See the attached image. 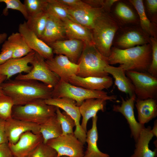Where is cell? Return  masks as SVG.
<instances>
[{
	"label": "cell",
	"mask_w": 157,
	"mask_h": 157,
	"mask_svg": "<svg viewBox=\"0 0 157 157\" xmlns=\"http://www.w3.org/2000/svg\"><path fill=\"white\" fill-rule=\"evenodd\" d=\"M1 87L5 95L12 99L14 106L23 105L38 99L52 98L53 88L32 80L9 79Z\"/></svg>",
	"instance_id": "cell-1"
},
{
	"label": "cell",
	"mask_w": 157,
	"mask_h": 157,
	"mask_svg": "<svg viewBox=\"0 0 157 157\" xmlns=\"http://www.w3.org/2000/svg\"><path fill=\"white\" fill-rule=\"evenodd\" d=\"M151 57V46L149 43L124 49L112 47L107 58L109 65L119 64L125 72H147Z\"/></svg>",
	"instance_id": "cell-2"
},
{
	"label": "cell",
	"mask_w": 157,
	"mask_h": 157,
	"mask_svg": "<svg viewBox=\"0 0 157 157\" xmlns=\"http://www.w3.org/2000/svg\"><path fill=\"white\" fill-rule=\"evenodd\" d=\"M120 27L110 13L104 10L95 21L92 30L93 42L104 57L110 56L115 36Z\"/></svg>",
	"instance_id": "cell-3"
},
{
	"label": "cell",
	"mask_w": 157,
	"mask_h": 157,
	"mask_svg": "<svg viewBox=\"0 0 157 157\" xmlns=\"http://www.w3.org/2000/svg\"><path fill=\"white\" fill-rule=\"evenodd\" d=\"M76 75L82 77H104L109 74L105 71L109 65L107 58L102 55L93 43L84 42L83 48L78 61Z\"/></svg>",
	"instance_id": "cell-4"
},
{
	"label": "cell",
	"mask_w": 157,
	"mask_h": 157,
	"mask_svg": "<svg viewBox=\"0 0 157 157\" xmlns=\"http://www.w3.org/2000/svg\"><path fill=\"white\" fill-rule=\"evenodd\" d=\"M56 108L47 104L44 100L38 99L24 105L14 106L12 117L40 125L56 116Z\"/></svg>",
	"instance_id": "cell-5"
},
{
	"label": "cell",
	"mask_w": 157,
	"mask_h": 157,
	"mask_svg": "<svg viewBox=\"0 0 157 157\" xmlns=\"http://www.w3.org/2000/svg\"><path fill=\"white\" fill-rule=\"evenodd\" d=\"M67 97L75 101L79 107L85 100L90 98H102L113 101L116 99L115 95H109L103 90L97 91L86 89L74 85L69 83L60 80L53 88L52 98Z\"/></svg>",
	"instance_id": "cell-6"
},
{
	"label": "cell",
	"mask_w": 157,
	"mask_h": 157,
	"mask_svg": "<svg viewBox=\"0 0 157 157\" xmlns=\"http://www.w3.org/2000/svg\"><path fill=\"white\" fill-rule=\"evenodd\" d=\"M149 43H151L150 37L140 25H135L120 27L115 36L113 46L124 49Z\"/></svg>",
	"instance_id": "cell-7"
},
{
	"label": "cell",
	"mask_w": 157,
	"mask_h": 157,
	"mask_svg": "<svg viewBox=\"0 0 157 157\" xmlns=\"http://www.w3.org/2000/svg\"><path fill=\"white\" fill-rule=\"evenodd\" d=\"M125 74L134 86L136 98L142 100L157 99V77L147 72L128 71H126Z\"/></svg>",
	"instance_id": "cell-8"
},
{
	"label": "cell",
	"mask_w": 157,
	"mask_h": 157,
	"mask_svg": "<svg viewBox=\"0 0 157 157\" xmlns=\"http://www.w3.org/2000/svg\"><path fill=\"white\" fill-rule=\"evenodd\" d=\"M32 68L28 73L18 74L15 78L18 80H32L41 82L54 88L60 80L59 77L51 71L47 66L45 60L35 52L30 63Z\"/></svg>",
	"instance_id": "cell-9"
},
{
	"label": "cell",
	"mask_w": 157,
	"mask_h": 157,
	"mask_svg": "<svg viewBox=\"0 0 157 157\" xmlns=\"http://www.w3.org/2000/svg\"><path fill=\"white\" fill-rule=\"evenodd\" d=\"M46 144L55 150L58 156L83 157L84 155V144L74 134L61 135Z\"/></svg>",
	"instance_id": "cell-10"
},
{
	"label": "cell",
	"mask_w": 157,
	"mask_h": 157,
	"mask_svg": "<svg viewBox=\"0 0 157 157\" xmlns=\"http://www.w3.org/2000/svg\"><path fill=\"white\" fill-rule=\"evenodd\" d=\"M44 101L48 105L63 109L73 119L76 124L74 134L76 138L85 144L86 142V133L81 126L80 121L81 116L79 107L77 106L75 101L67 97L51 98Z\"/></svg>",
	"instance_id": "cell-11"
},
{
	"label": "cell",
	"mask_w": 157,
	"mask_h": 157,
	"mask_svg": "<svg viewBox=\"0 0 157 157\" xmlns=\"http://www.w3.org/2000/svg\"><path fill=\"white\" fill-rule=\"evenodd\" d=\"M110 13L120 27L140 25L138 14L128 1L118 0L113 6Z\"/></svg>",
	"instance_id": "cell-12"
},
{
	"label": "cell",
	"mask_w": 157,
	"mask_h": 157,
	"mask_svg": "<svg viewBox=\"0 0 157 157\" xmlns=\"http://www.w3.org/2000/svg\"><path fill=\"white\" fill-rule=\"evenodd\" d=\"M121 104H114L113 110L122 114L126 120L131 132V135L135 142L141 131L145 127L136 120L134 115V104L136 97L135 94L124 99L120 97Z\"/></svg>",
	"instance_id": "cell-13"
},
{
	"label": "cell",
	"mask_w": 157,
	"mask_h": 157,
	"mask_svg": "<svg viewBox=\"0 0 157 157\" xmlns=\"http://www.w3.org/2000/svg\"><path fill=\"white\" fill-rule=\"evenodd\" d=\"M42 142L43 138L40 133L27 131L22 134L15 144L8 143L14 156L24 157L28 156Z\"/></svg>",
	"instance_id": "cell-14"
},
{
	"label": "cell",
	"mask_w": 157,
	"mask_h": 157,
	"mask_svg": "<svg viewBox=\"0 0 157 157\" xmlns=\"http://www.w3.org/2000/svg\"><path fill=\"white\" fill-rule=\"evenodd\" d=\"M54 54L67 56L72 62L77 64L84 46V42L75 39L60 40L47 43Z\"/></svg>",
	"instance_id": "cell-15"
},
{
	"label": "cell",
	"mask_w": 157,
	"mask_h": 157,
	"mask_svg": "<svg viewBox=\"0 0 157 157\" xmlns=\"http://www.w3.org/2000/svg\"><path fill=\"white\" fill-rule=\"evenodd\" d=\"M45 61L50 70L61 81L69 83L70 78L77 74L78 65L71 61L64 55H56L51 59L45 60Z\"/></svg>",
	"instance_id": "cell-16"
},
{
	"label": "cell",
	"mask_w": 157,
	"mask_h": 157,
	"mask_svg": "<svg viewBox=\"0 0 157 157\" xmlns=\"http://www.w3.org/2000/svg\"><path fill=\"white\" fill-rule=\"evenodd\" d=\"M18 30L32 50L38 53L45 60L51 59L54 57L52 48L28 28L26 21L19 24Z\"/></svg>",
	"instance_id": "cell-17"
},
{
	"label": "cell",
	"mask_w": 157,
	"mask_h": 157,
	"mask_svg": "<svg viewBox=\"0 0 157 157\" xmlns=\"http://www.w3.org/2000/svg\"><path fill=\"white\" fill-rule=\"evenodd\" d=\"M5 127L9 144L16 143L20 135L26 132L40 133L39 125L12 117L5 121Z\"/></svg>",
	"instance_id": "cell-18"
},
{
	"label": "cell",
	"mask_w": 157,
	"mask_h": 157,
	"mask_svg": "<svg viewBox=\"0 0 157 157\" xmlns=\"http://www.w3.org/2000/svg\"><path fill=\"white\" fill-rule=\"evenodd\" d=\"M35 52V51L32 50L23 57L11 58L0 64V75L6 76L8 80L15 74L22 72L26 74L28 73L32 68V66L29 65V64L33 60Z\"/></svg>",
	"instance_id": "cell-19"
},
{
	"label": "cell",
	"mask_w": 157,
	"mask_h": 157,
	"mask_svg": "<svg viewBox=\"0 0 157 157\" xmlns=\"http://www.w3.org/2000/svg\"><path fill=\"white\" fill-rule=\"evenodd\" d=\"M71 20L92 30L97 19L104 10L87 6L76 8H67Z\"/></svg>",
	"instance_id": "cell-20"
},
{
	"label": "cell",
	"mask_w": 157,
	"mask_h": 157,
	"mask_svg": "<svg viewBox=\"0 0 157 157\" xmlns=\"http://www.w3.org/2000/svg\"><path fill=\"white\" fill-rule=\"evenodd\" d=\"M69 83L89 90L102 91L111 87L113 81L112 78L108 76L104 77H82L74 75L70 78Z\"/></svg>",
	"instance_id": "cell-21"
},
{
	"label": "cell",
	"mask_w": 157,
	"mask_h": 157,
	"mask_svg": "<svg viewBox=\"0 0 157 157\" xmlns=\"http://www.w3.org/2000/svg\"><path fill=\"white\" fill-rule=\"evenodd\" d=\"M107 100L102 98H90L85 100L79 107L82 117L81 126L86 133L87 126L89 120L97 115L99 111L104 112Z\"/></svg>",
	"instance_id": "cell-22"
},
{
	"label": "cell",
	"mask_w": 157,
	"mask_h": 157,
	"mask_svg": "<svg viewBox=\"0 0 157 157\" xmlns=\"http://www.w3.org/2000/svg\"><path fill=\"white\" fill-rule=\"evenodd\" d=\"M48 15L44 30L40 38L47 43L62 40L66 37L63 21Z\"/></svg>",
	"instance_id": "cell-23"
},
{
	"label": "cell",
	"mask_w": 157,
	"mask_h": 157,
	"mask_svg": "<svg viewBox=\"0 0 157 157\" xmlns=\"http://www.w3.org/2000/svg\"><path fill=\"white\" fill-rule=\"evenodd\" d=\"M153 136L150 126L142 129L135 142V148L130 157H156L157 149L152 151L149 147V143Z\"/></svg>",
	"instance_id": "cell-24"
},
{
	"label": "cell",
	"mask_w": 157,
	"mask_h": 157,
	"mask_svg": "<svg viewBox=\"0 0 157 157\" xmlns=\"http://www.w3.org/2000/svg\"><path fill=\"white\" fill-rule=\"evenodd\" d=\"M105 71L113 76L115 84L119 90L129 95V97L135 94L134 86L122 67L108 65L105 68Z\"/></svg>",
	"instance_id": "cell-25"
},
{
	"label": "cell",
	"mask_w": 157,
	"mask_h": 157,
	"mask_svg": "<svg viewBox=\"0 0 157 157\" xmlns=\"http://www.w3.org/2000/svg\"><path fill=\"white\" fill-rule=\"evenodd\" d=\"M135 106L138 122L144 125L157 116V100L149 98L142 100L136 98Z\"/></svg>",
	"instance_id": "cell-26"
},
{
	"label": "cell",
	"mask_w": 157,
	"mask_h": 157,
	"mask_svg": "<svg viewBox=\"0 0 157 157\" xmlns=\"http://www.w3.org/2000/svg\"><path fill=\"white\" fill-rule=\"evenodd\" d=\"M63 21L66 36L69 39H77L94 44L92 30L69 19Z\"/></svg>",
	"instance_id": "cell-27"
},
{
	"label": "cell",
	"mask_w": 157,
	"mask_h": 157,
	"mask_svg": "<svg viewBox=\"0 0 157 157\" xmlns=\"http://www.w3.org/2000/svg\"><path fill=\"white\" fill-rule=\"evenodd\" d=\"M98 117L96 115L92 118L91 128L86 133V142L87 144L86 150L83 157H109L108 154L102 152L99 149L97 142L98 134L97 127Z\"/></svg>",
	"instance_id": "cell-28"
},
{
	"label": "cell",
	"mask_w": 157,
	"mask_h": 157,
	"mask_svg": "<svg viewBox=\"0 0 157 157\" xmlns=\"http://www.w3.org/2000/svg\"><path fill=\"white\" fill-rule=\"evenodd\" d=\"M138 16L140 26L150 37L157 38V25L153 23L147 15L142 0H129Z\"/></svg>",
	"instance_id": "cell-29"
},
{
	"label": "cell",
	"mask_w": 157,
	"mask_h": 157,
	"mask_svg": "<svg viewBox=\"0 0 157 157\" xmlns=\"http://www.w3.org/2000/svg\"><path fill=\"white\" fill-rule=\"evenodd\" d=\"M40 132L46 144L49 140L62 135V130L56 116L52 117L43 124L39 125Z\"/></svg>",
	"instance_id": "cell-30"
},
{
	"label": "cell",
	"mask_w": 157,
	"mask_h": 157,
	"mask_svg": "<svg viewBox=\"0 0 157 157\" xmlns=\"http://www.w3.org/2000/svg\"><path fill=\"white\" fill-rule=\"evenodd\" d=\"M7 40L10 42L13 48V58L23 57L32 51L19 32L12 33L8 37Z\"/></svg>",
	"instance_id": "cell-31"
},
{
	"label": "cell",
	"mask_w": 157,
	"mask_h": 157,
	"mask_svg": "<svg viewBox=\"0 0 157 157\" xmlns=\"http://www.w3.org/2000/svg\"><path fill=\"white\" fill-rule=\"evenodd\" d=\"M48 14L45 11L29 16L26 22L28 28L40 38L44 30Z\"/></svg>",
	"instance_id": "cell-32"
},
{
	"label": "cell",
	"mask_w": 157,
	"mask_h": 157,
	"mask_svg": "<svg viewBox=\"0 0 157 157\" xmlns=\"http://www.w3.org/2000/svg\"><path fill=\"white\" fill-rule=\"evenodd\" d=\"M45 11L62 21L67 19L71 20L67 8L57 0H48Z\"/></svg>",
	"instance_id": "cell-33"
},
{
	"label": "cell",
	"mask_w": 157,
	"mask_h": 157,
	"mask_svg": "<svg viewBox=\"0 0 157 157\" xmlns=\"http://www.w3.org/2000/svg\"><path fill=\"white\" fill-rule=\"evenodd\" d=\"M56 118L60 122L62 130V135L74 134L73 128L75 126V123L73 119L64 111L62 112L60 108L56 107Z\"/></svg>",
	"instance_id": "cell-34"
},
{
	"label": "cell",
	"mask_w": 157,
	"mask_h": 157,
	"mask_svg": "<svg viewBox=\"0 0 157 157\" xmlns=\"http://www.w3.org/2000/svg\"><path fill=\"white\" fill-rule=\"evenodd\" d=\"M14 106L12 98L6 95L0 96V119L6 121L12 117Z\"/></svg>",
	"instance_id": "cell-35"
},
{
	"label": "cell",
	"mask_w": 157,
	"mask_h": 157,
	"mask_svg": "<svg viewBox=\"0 0 157 157\" xmlns=\"http://www.w3.org/2000/svg\"><path fill=\"white\" fill-rule=\"evenodd\" d=\"M48 0H24V4L28 16L45 11Z\"/></svg>",
	"instance_id": "cell-36"
},
{
	"label": "cell",
	"mask_w": 157,
	"mask_h": 157,
	"mask_svg": "<svg viewBox=\"0 0 157 157\" xmlns=\"http://www.w3.org/2000/svg\"><path fill=\"white\" fill-rule=\"evenodd\" d=\"M4 3L6 7L3 9V14L7 16L8 14L9 9L16 10L19 11L23 15L24 18L27 20L28 15L23 3L19 0H0V3Z\"/></svg>",
	"instance_id": "cell-37"
},
{
	"label": "cell",
	"mask_w": 157,
	"mask_h": 157,
	"mask_svg": "<svg viewBox=\"0 0 157 157\" xmlns=\"http://www.w3.org/2000/svg\"><path fill=\"white\" fill-rule=\"evenodd\" d=\"M56 152L46 144L42 143L28 156L29 157H53Z\"/></svg>",
	"instance_id": "cell-38"
},
{
	"label": "cell",
	"mask_w": 157,
	"mask_h": 157,
	"mask_svg": "<svg viewBox=\"0 0 157 157\" xmlns=\"http://www.w3.org/2000/svg\"><path fill=\"white\" fill-rule=\"evenodd\" d=\"M150 39L152 49L151 60L147 72L157 78V39L151 37Z\"/></svg>",
	"instance_id": "cell-39"
},
{
	"label": "cell",
	"mask_w": 157,
	"mask_h": 157,
	"mask_svg": "<svg viewBox=\"0 0 157 157\" xmlns=\"http://www.w3.org/2000/svg\"><path fill=\"white\" fill-rule=\"evenodd\" d=\"M1 50L0 53V65L12 58L13 53V48L10 42L7 40L3 43Z\"/></svg>",
	"instance_id": "cell-40"
},
{
	"label": "cell",
	"mask_w": 157,
	"mask_h": 157,
	"mask_svg": "<svg viewBox=\"0 0 157 157\" xmlns=\"http://www.w3.org/2000/svg\"><path fill=\"white\" fill-rule=\"evenodd\" d=\"M146 7L150 18V21L156 25L157 13V0H146Z\"/></svg>",
	"instance_id": "cell-41"
},
{
	"label": "cell",
	"mask_w": 157,
	"mask_h": 157,
	"mask_svg": "<svg viewBox=\"0 0 157 157\" xmlns=\"http://www.w3.org/2000/svg\"><path fill=\"white\" fill-rule=\"evenodd\" d=\"M58 1L67 8L80 7L88 5L83 0H57Z\"/></svg>",
	"instance_id": "cell-42"
},
{
	"label": "cell",
	"mask_w": 157,
	"mask_h": 157,
	"mask_svg": "<svg viewBox=\"0 0 157 157\" xmlns=\"http://www.w3.org/2000/svg\"><path fill=\"white\" fill-rule=\"evenodd\" d=\"M5 124V121L0 119V144L8 143L6 132Z\"/></svg>",
	"instance_id": "cell-43"
},
{
	"label": "cell",
	"mask_w": 157,
	"mask_h": 157,
	"mask_svg": "<svg viewBox=\"0 0 157 157\" xmlns=\"http://www.w3.org/2000/svg\"><path fill=\"white\" fill-rule=\"evenodd\" d=\"M9 147L8 143L0 144V157H14Z\"/></svg>",
	"instance_id": "cell-44"
},
{
	"label": "cell",
	"mask_w": 157,
	"mask_h": 157,
	"mask_svg": "<svg viewBox=\"0 0 157 157\" xmlns=\"http://www.w3.org/2000/svg\"><path fill=\"white\" fill-rule=\"evenodd\" d=\"M83 1L91 7L103 8L104 0H85Z\"/></svg>",
	"instance_id": "cell-45"
},
{
	"label": "cell",
	"mask_w": 157,
	"mask_h": 157,
	"mask_svg": "<svg viewBox=\"0 0 157 157\" xmlns=\"http://www.w3.org/2000/svg\"><path fill=\"white\" fill-rule=\"evenodd\" d=\"M118 0H104L103 9L106 12L110 13L111 9Z\"/></svg>",
	"instance_id": "cell-46"
},
{
	"label": "cell",
	"mask_w": 157,
	"mask_h": 157,
	"mask_svg": "<svg viewBox=\"0 0 157 157\" xmlns=\"http://www.w3.org/2000/svg\"><path fill=\"white\" fill-rule=\"evenodd\" d=\"M6 80V76L3 75H0V96L5 95L1 87V85Z\"/></svg>",
	"instance_id": "cell-47"
},
{
	"label": "cell",
	"mask_w": 157,
	"mask_h": 157,
	"mask_svg": "<svg viewBox=\"0 0 157 157\" xmlns=\"http://www.w3.org/2000/svg\"><path fill=\"white\" fill-rule=\"evenodd\" d=\"M151 131L154 136L157 137V121L155 120L154 122V125Z\"/></svg>",
	"instance_id": "cell-48"
},
{
	"label": "cell",
	"mask_w": 157,
	"mask_h": 157,
	"mask_svg": "<svg viewBox=\"0 0 157 157\" xmlns=\"http://www.w3.org/2000/svg\"><path fill=\"white\" fill-rule=\"evenodd\" d=\"M7 34L6 33L0 34V44L3 43L7 38Z\"/></svg>",
	"instance_id": "cell-49"
},
{
	"label": "cell",
	"mask_w": 157,
	"mask_h": 157,
	"mask_svg": "<svg viewBox=\"0 0 157 157\" xmlns=\"http://www.w3.org/2000/svg\"><path fill=\"white\" fill-rule=\"evenodd\" d=\"M53 157H60V156H57V155H56V156H55Z\"/></svg>",
	"instance_id": "cell-50"
},
{
	"label": "cell",
	"mask_w": 157,
	"mask_h": 157,
	"mask_svg": "<svg viewBox=\"0 0 157 157\" xmlns=\"http://www.w3.org/2000/svg\"><path fill=\"white\" fill-rule=\"evenodd\" d=\"M62 157H68L66 156H62Z\"/></svg>",
	"instance_id": "cell-51"
},
{
	"label": "cell",
	"mask_w": 157,
	"mask_h": 157,
	"mask_svg": "<svg viewBox=\"0 0 157 157\" xmlns=\"http://www.w3.org/2000/svg\"><path fill=\"white\" fill-rule=\"evenodd\" d=\"M14 157H17L14 156ZM24 157H29V156H27Z\"/></svg>",
	"instance_id": "cell-52"
}]
</instances>
